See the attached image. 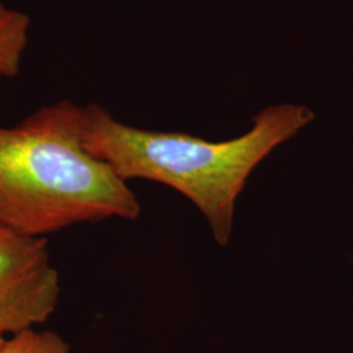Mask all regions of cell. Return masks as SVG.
Returning a JSON list of instances; mask_svg holds the SVG:
<instances>
[{
  "mask_svg": "<svg viewBox=\"0 0 353 353\" xmlns=\"http://www.w3.org/2000/svg\"><path fill=\"white\" fill-rule=\"evenodd\" d=\"M303 105L267 106L243 135L208 141L185 132L128 126L99 103L83 109L81 140L90 156L127 179H148L176 190L202 212L214 239L225 246L232 237L236 202L254 169L280 144L314 119Z\"/></svg>",
  "mask_w": 353,
  "mask_h": 353,
  "instance_id": "obj_1",
  "label": "cell"
},
{
  "mask_svg": "<svg viewBox=\"0 0 353 353\" xmlns=\"http://www.w3.org/2000/svg\"><path fill=\"white\" fill-rule=\"evenodd\" d=\"M83 109L62 100L0 127V225L43 237L80 223L139 217L126 181L84 150Z\"/></svg>",
  "mask_w": 353,
  "mask_h": 353,
  "instance_id": "obj_2",
  "label": "cell"
},
{
  "mask_svg": "<svg viewBox=\"0 0 353 353\" xmlns=\"http://www.w3.org/2000/svg\"><path fill=\"white\" fill-rule=\"evenodd\" d=\"M61 296L48 241L0 225V336L46 322Z\"/></svg>",
  "mask_w": 353,
  "mask_h": 353,
  "instance_id": "obj_3",
  "label": "cell"
},
{
  "mask_svg": "<svg viewBox=\"0 0 353 353\" xmlns=\"http://www.w3.org/2000/svg\"><path fill=\"white\" fill-rule=\"evenodd\" d=\"M30 24L26 12L0 3V77L20 74Z\"/></svg>",
  "mask_w": 353,
  "mask_h": 353,
  "instance_id": "obj_4",
  "label": "cell"
},
{
  "mask_svg": "<svg viewBox=\"0 0 353 353\" xmlns=\"http://www.w3.org/2000/svg\"><path fill=\"white\" fill-rule=\"evenodd\" d=\"M0 353H70V345L55 332L28 328L4 339Z\"/></svg>",
  "mask_w": 353,
  "mask_h": 353,
  "instance_id": "obj_5",
  "label": "cell"
},
{
  "mask_svg": "<svg viewBox=\"0 0 353 353\" xmlns=\"http://www.w3.org/2000/svg\"><path fill=\"white\" fill-rule=\"evenodd\" d=\"M4 339H6V338H1V336H0V345L3 344V341H4Z\"/></svg>",
  "mask_w": 353,
  "mask_h": 353,
  "instance_id": "obj_6",
  "label": "cell"
}]
</instances>
